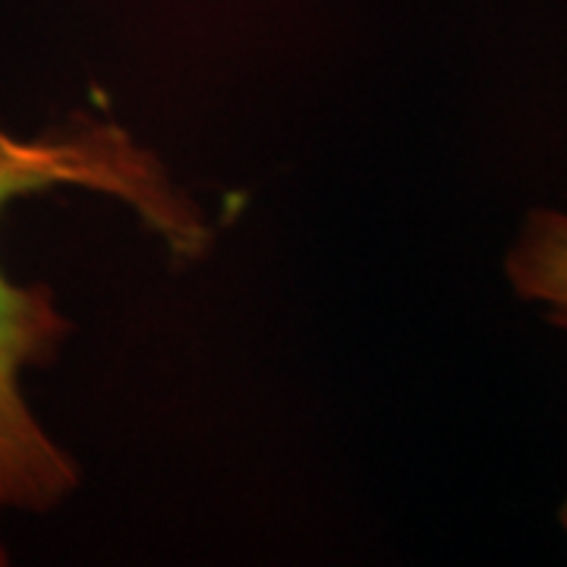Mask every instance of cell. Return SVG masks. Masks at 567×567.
<instances>
[{
	"label": "cell",
	"instance_id": "obj_1",
	"mask_svg": "<svg viewBox=\"0 0 567 567\" xmlns=\"http://www.w3.org/2000/svg\"><path fill=\"white\" fill-rule=\"evenodd\" d=\"M51 189L117 199L177 259H196L212 244L203 208L121 123L70 114L39 136L0 126V212ZM70 328L48 284H17L0 271V507L51 511L80 483L76 464L22 394V372L51 363Z\"/></svg>",
	"mask_w": 567,
	"mask_h": 567
},
{
	"label": "cell",
	"instance_id": "obj_2",
	"mask_svg": "<svg viewBox=\"0 0 567 567\" xmlns=\"http://www.w3.org/2000/svg\"><path fill=\"white\" fill-rule=\"evenodd\" d=\"M507 284L527 303L567 312V212L533 208L505 256Z\"/></svg>",
	"mask_w": 567,
	"mask_h": 567
},
{
	"label": "cell",
	"instance_id": "obj_3",
	"mask_svg": "<svg viewBox=\"0 0 567 567\" xmlns=\"http://www.w3.org/2000/svg\"><path fill=\"white\" fill-rule=\"evenodd\" d=\"M548 316V322L555 324V328H565L567 331V312H546ZM561 529H565V536H567V498H565V505H561Z\"/></svg>",
	"mask_w": 567,
	"mask_h": 567
},
{
	"label": "cell",
	"instance_id": "obj_4",
	"mask_svg": "<svg viewBox=\"0 0 567 567\" xmlns=\"http://www.w3.org/2000/svg\"><path fill=\"white\" fill-rule=\"evenodd\" d=\"M3 561H7V555H3V546H0V565H3Z\"/></svg>",
	"mask_w": 567,
	"mask_h": 567
}]
</instances>
